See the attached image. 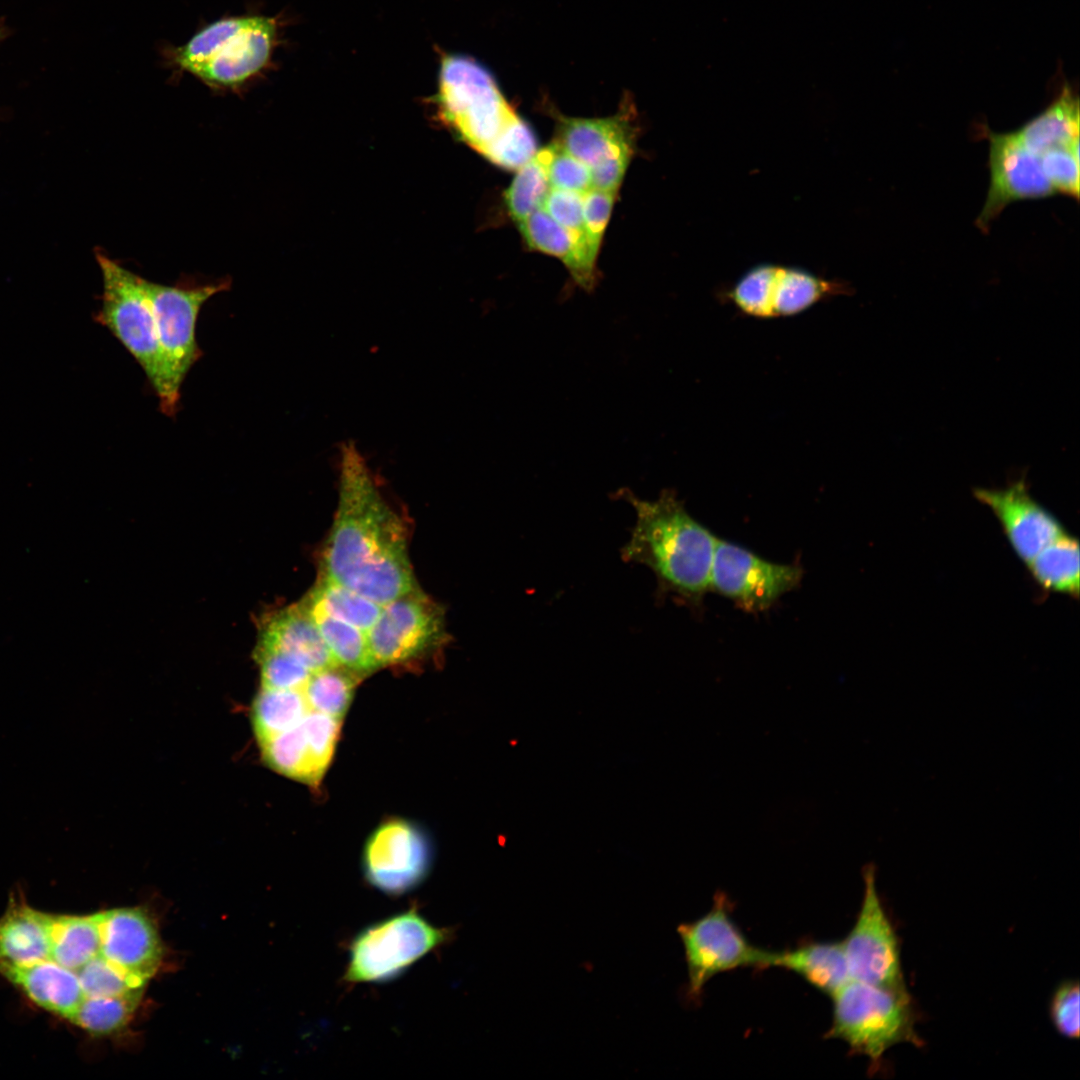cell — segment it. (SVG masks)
Segmentation results:
<instances>
[{
	"mask_svg": "<svg viewBox=\"0 0 1080 1080\" xmlns=\"http://www.w3.org/2000/svg\"><path fill=\"white\" fill-rule=\"evenodd\" d=\"M339 497L320 575L384 605L418 587L407 528L351 443L340 448Z\"/></svg>",
	"mask_w": 1080,
	"mask_h": 1080,
	"instance_id": "6da1fadb",
	"label": "cell"
},
{
	"mask_svg": "<svg viewBox=\"0 0 1080 1080\" xmlns=\"http://www.w3.org/2000/svg\"><path fill=\"white\" fill-rule=\"evenodd\" d=\"M635 510L630 539L621 548L625 562L647 566L658 592L700 602L710 591V574L717 538L697 522L671 490L656 500L637 497L628 489L616 494Z\"/></svg>",
	"mask_w": 1080,
	"mask_h": 1080,
	"instance_id": "7a4b0ae2",
	"label": "cell"
},
{
	"mask_svg": "<svg viewBox=\"0 0 1080 1080\" xmlns=\"http://www.w3.org/2000/svg\"><path fill=\"white\" fill-rule=\"evenodd\" d=\"M278 30L274 17H224L202 27L183 45L169 49L168 59L210 88L239 89L271 64Z\"/></svg>",
	"mask_w": 1080,
	"mask_h": 1080,
	"instance_id": "3957f363",
	"label": "cell"
},
{
	"mask_svg": "<svg viewBox=\"0 0 1080 1080\" xmlns=\"http://www.w3.org/2000/svg\"><path fill=\"white\" fill-rule=\"evenodd\" d=\"M832 998V1022L825 1038L839 1039L865 1056L872 1071L893 1046L924 1045L916 1031L917 1013L907 989H889L851 979Z\"/></svg>",
	"mask_w": 1080,
	"mask_h": 1080,
	"instance_id": "277c9868",
	"label": "cell"
},
{
	"mask_svg": "<svg viewBox=\"0 0 1080 1080\" xmlns=\"http://www.w3.org/2000/svg\"><path fill=\"white\" fill-rule=\"evenodd\" d=\"M151 303L159 344V373L153 388L163 414L173 417L179 407L180 388L191 367L201 358L196 322L203 304L231 286L230 279L205 284L164 285L142 278Z\"/></svg>",
	"mask_w": 1080,
	"mask_h": 1080,
	"instance_id": "5b68a950",
	"label": "cell"
},
{
	"mask_svg": "<svg viewBox=\"0 0 1080 1080\" xmlns=\"http://www.w3.org/2000/svg\"><path fill=\"white\" fill-rule=\"evenodd\" d=\"M436 104L441 120L481 155L518 116L491 73L459 54L441 59Z\"/></svg>",
	"mask_w": 1080,
	"mask_h": 1080,
	"instance_id": "8992f818",
	"label": "cell"
},
{
	"mask_svg": "<svg viewBox=\"0 0 1080 1080\" xmlns=\"http://www.w3.org/2000/svg\"><path fill=\"white\" fill-rule=\"evenodd\" d=\"M453 937L448 928L429 922L416 907L361 930L351 941L344 980L391 981Z\"/></svg>",
	"mask_w": 1080,
	"mask_h": 1080,
	"instance_id": "52a82bcc",
	"label": "cell"
},
{
	"mask_svg": "<svg viewBox=\"0 0 1080 1080\" xmlns=\"http://www.w3.org/2000/svg\"><path fill=\"white\" fill-rule=\"evenodd\" d=\"M102 273L101 307L94 320L107 328L133 356L154 388L160 351L151 303L142 277L103 254L97 255Z\"/></svg>",
	"mask_w": 1080,
	"mask_h": 1080,
	"instance_id": "ba28073f",
	"label": "cell"
},
{
	"mask_svg": "<svg viewBox=\"0 0 1080 1080\" xmlns=\"http://www.w3.org/2000/svg\"><path fill=\"white\" fill-rule=\"evenodd\" d=\"M677 932L687 966V995L697 998L714 976L743 967L763 968L767 950L753 946L733 921L726 896L714 898L702 917L682 923Z\"/></svg>",
	"mask_w": 1080,
	"mask_h": 1080,
	"instance_id": "9c48e42d",
	"label": "cell"
},
{
	"mask_svg": "<svg viewBox=\"0 0 1080 1080\" xmlns=\"http://www.w3.org/2000/svg\"><path fill=\"white\" fill-rule=\"evenodd\" d=\"M366 634L377 668L419 658L448 640L443 608L419 587L382 605Z\"/></svg>",
	"mask_w": 1080,
	"mask_h": 1080,
	"instance_id": "30bf717a",
	"label": "cell"
},
{
	"mask_svg": "<svg viewBox=\"0 0 1080 1080\" xmlns=\"http://www.w3.org/2000/svg\"><path fill=\"white\" fill-rule=\"evenodd\" d=\"M863 880L859 913L842 940L851 979L889 989H907L898 937L878 894L873 865L864 868Z\"/></svg>",
	"mask_w": 1080,
	"mask_h": 1080,
	"instance_id": "8fae6325",
	"label": "cell"
},
{
	"mask_svg": "<svg viewBox=\"0 0 1080 1080\" xmlns=\"http://www.w3.org/2000/svg\"><path fill=\"white\" fill-rule=\"evenodd\" d=\"M847 286L809 271L777 264H760L732 287L729 298L743 313L757 318L799 314L827 297L846 293Z\"/></svg>",
	"mask_w": 1080,
	"mask_h": 1080,
	"instance_id": "7c38bea8",
	"label": "cell"
},
{
	"mask_svg": "<svg viewBox=\"0 0 1080 1080\" xmlns=\"http://www.w3.org/2000/svg\"><path fill=\"white\" fill-rule=\"evenodd\" d=\"M802 578L800 566L767 561L733 543L717 539L710 590L750 612L768 609L796 588Z\"/></svg>",
	"mask_w": 1080,
	"mask_h": 1080,
	"instance_id": "4fadbf2b",
	"label": "cell"
},
{
	"mask_svg": "<svg viewBox=\"0 0 1080 1080\" xmlns=\"http://www.w3.org/2000/svg\"><path fill=\"white\" fill-rule=\"evenodd\" d=\"M432 853L425 835L413 824L392 820L368 839L363 871L371 886L389 896L404 895L429 873Z\"/></svg>",
	"mask_w": 1080,
	"mask_h": 1080,
	"instance_id": "5bb4252c",
	"label": "cell"
},
{
	"mask_svg": "<svg viewBox=\"0 0 1080 1080\" xmlns=\"http://www.w3.org/2000/svg\"><path fill=\"white\" fill-rule=\"evenodd\" d=\"M986 130L990 185L976 220V226L984 232L1010 203L1055 194L1039 159L1025 147L1015 131L995 133Z\"/></svg>",
	"mask_w": 1080,
	"mask_h": 1080,
	"instance_id": "9a60e30c",
	"label": "cell"
},
{
	"mask_svg": "<svg viewBox=\"0 0 1080 1080\" xmlns=\"http://www.w3.org/2000/svg\"><path fill=\"white\" fill-rule=\"evenodd\" d=\"M99 954L128 976L146 983L160 966L162 946L157 928L140 908L97 913Z\"/></svg>",
	"mask_w": 1080,
	"mask_h": 1080,
	"instance_id": "2e32d148",
	"label": "cell"
},
{
	"mask_svg": "<svg viewBox=\"0 0 1080 1080\" xmlns=\"http://www.w3.org/2000/svg\"><path fill=\"white\" fill-rule=\"evenodd\" d=\"M974 496L992 510L1013 550L1026 564L1065 533L1056 517L1030 496L1023 479L1003 489H975Z\"/></svg>",
	"mask_w": 1080,
	"mask_h": 1080,
	"instance_id": "e0dca14e",
	"label": "cell"
},
{
	"mask_svg": "<svg viewBox=\"0 0 1080 1080\" xmlns=\"http://www.w3.org/2000/svg\"><path fill=\"white\" fill-rule=\"evenodd\" d=\"M256 648L285 653L311 672L336 665L303 600L265 621Z\"/></svg>",
	"mask_w": 1080,
	"mask_h": 1080,
	"instance_id": "ac0fdd59",
	"label": "cell"
},
{
	"mask_svg": "<svg viewBox=\"0 0 1080 1080\" xmlns=\"http://www.w3.org/2000/svg\"><path fill=\"white\" fill-rule=\"evenodd\" d=\"M634 129L624 113L600 119H562L556 143L590 169L633 153Z\"/></svg>",
	"mask_w": 1080,
	"mask_h": 1080,
	"instance_id": "d6986e66",
	"label": "cell"
},
{
	"mask_svg": "<svg viewBox=\"0 0 1080 1080\" xmlns=\"http://www.w3.org/2000/svg\"><path fill=\"white\" fill-rule=\"evenodd\" d=\"M0 972L37 1005L69 1020L85 997L76 971L52 959L28 965L0 963Z\"/></svg>",
	"mask_w": 1080,
	"mask_h": 1080,
	"instance_id": "ffe728a7",
	"label": "cell"
},
{
	"mask_svg": "<svg viewBox=\"0 0 1080 1080\" xmlns=\"http://www.w3.org/2000/svg\"><path fill=\"white\" fill-rule=\"evenodd\" d=\"M782 968L831 996L851 980L842 941L812 942L784 951H767L763 968Z\"/></svg>",
	"mask_w": 1080,
	"mask_h": 1080,
	"instance_id": "44dd1931",
	"label": "cell"
},
{
	"mask_svg": "<svg viewBox=\"0 0 1080 1080\" xmlns=\"http://www.w3.org/2000/svg\"><path fill=\"white\" fill-rule=\"evenodd\" d=\"M519 225L529 247L559 258L573 281L584 291L591 292L595 288L598 282L596 260L542 208L535 210Z\"/></svg>",
	"mask_w": 1080,
	"mask_h": 1080,
	"instance_id": "7402d4cb",
	"label": "cell"
},
{
	"mask_svg": "<svg viewBox=\"0 0 1080 1080\" xmlns=\"http://www.w3.org/2000/svg\"><path fill=\"white\" fill-rule=\"evenodd\" d=\"M52 915L14 904L0 919V963L28 965L51 959Z\"/></svg>",
	"mask_w": 1080,
	"mask_h": 1080,
	"instance_id": "603a6c76",
	"label": "cell"
},
{
	"mask_svg": "<svg viewBox=\"0 0 1080 1080\" xmlns=\"http://www.w3.org/2000/svg\"><path fill=\"white\" fill-rule=\"evenodd\" d=\"M1037 158L1049 150L1079 151V100L1065 85L1040 114L1015 131Z\"/></svg>",
	"mask_w": 1080,
	"mask_h": 1080,
	"instance_id": "cb8c5ba5",
	"label": "cell"
},
{
	"mask_svg": "<svg viewBox=\"0 0 1080 1080\" xmlns=\"http://www.w3.org/2000/svg\"><path fill=\"white\" fill-rule=\"evenodd\" d=\"M100 952L98 915L52 916L51 959L79 970Z\"/></svg>",
	"mask_w": 1080,
	"mask_h": 1080,
	"instance_id": "d4e9b609",
	"label": "cell"
},
{
	"mask_svg": "<svg viewBox=\"0 0 1080 1080\" xmlns=\"http://www.w3.org/2000/svg\"><path fill=\"white\" fill-rule=\"evenodd\" d=\"M1027 566L1043 589L1079 596L1078 540L1066 532L1041 549Z\"/></svg>",
	"mask_w": 1080,
	"mask_h": 1080,
	"instance_id": "484cf974",
	"label": "cell"
},
{
	"mask_svg": "<svg viewBox=\"0 0 1080 1080\" xmlns=\"http://www.w3.org/2000/svg\"><path fill=\"white\" fill-rule=\"evenodd\" d=\"M303 601L336 665L363 676L377 669L370 652L366 632L329 616L305 598Z\"/></svg>",
	"mask_w": 1080,
	"mask_h": 1080,
	"instance_id": "4316f807",
	"label": "cell"
},
{
	"mask_svg": "<svg viewBox=\"0 0 1080 1080\" xmlns=\"http://www.w3.org/2000/svg\"><path fill=\"white\" fill-rule=\"evenodd\" d=\"M310 711L303 689L261 688L252 709L258 742L299 725Z\"/></svg>",
	"mask_w": 1080,
	"mask_h": 1080,
	"instance_id": "83f0119b",
	"label": "cell"
},
{
	"mask_svg": "<svg viewBox=\"0 0 1080 1080\" xmlns=\"http://www.w3.org/2000/svg\"><path fill=\"white\" fill-rule=\"evenodd\" d=\"M265 762L282 775L317 785L323 774L317 768L301 723L259 742Z\"/></svg>",
	"mask_w": 1080,
	"mask_h": 1080,
	"instance_id": "f1b7e54d",
	"label": "cell"
},
{
	"mask_svg": "<svg viewBox=\"0 0 1080 1080\" xmlns=\"http://www.w3.org/2000/svg\"><path fill=\"white\" fill-rule=\"evenodd\" d=\"M305 599L329 616L366 633L377 620L382 609V605L321 575Z\"/></svg>",
	"mask_w": 1080,
	"mask_h": 1080,
	"instance_id": "f546056e",
	"label": "cell"
},
{
	"mask_svg": "<svg viewBox=\"0 0 1080 1080\" xmlns=\"http://www.w3.org/2000/svg\"><path fill=\"white\" fill-rule=\"evenodd\" d=\"M363 677L339 665L312 672L303 687L310 710L342 719Z\"/></svg>",
	"mask_w": 1080,
	"mask_h": 1080,
	"instance_id": "4dcf8cb0",
	"label": "cell"
},
{
	"mask_svg": "<svg viewBox=\"0 0 1080 1080\" xmlns=\"http://www.w3.org/2000/svg\"><path fill=\"white\" fill-rule=\"evenodd\" d=\"M549 189L546 149L543 148L517 169V174L505 192V203L510 215L520 223L541 208Z\"/></svg>",
	"mask_w": 1080,
	"mask_h": 1080,
	"instance_id": "1f68e13d",
	"label": "cell"
},
{
	"mask_svg": "<svg viewBox=\"0 0 1080 1080\" xmlns=\"http://www.w3.org/2000/svg\"><path fill=\"white\" fill-rule=\"evenodd\" d=\"M141 996L84 997L70 1021L94 1034L115 1032L128 1023Z\"/></svg>",
	"mask_w": 1080,
	"mask_h": 1080,
	"instance_id": "d6a6232c",
	"label": "cell"
},
{
	"mask_svg": "<svg viewBox=\"0 0 1080 1080\" xmlns=\"http://www.w3.org/2000/svg\"><path fill=\"white\" fill-rule=\"evenodd\" d=\"M85 997L142 994L146 983L134 979L100 954L76 971Z\"/></svg>",
	"mask_w": 1080,
	"mask_h": 1080,
	"instance_id": "836d02e7",
	"label": "cell"
},
{
	"mask_svg": "<svg viewBox=\"0 0 1080 1080\" xmlns=\"http://www.w3.org/2000/svg\"><path fill=\"white\" fill-rule=\"evenodd\" d=\"M537 152L532 130L517 116L488 147L483 156L505 169H519Z\"/></svg>",
	"mask_w": 1080,
	"mask_h": 1080,
	"instance_id": "e575fe53",
	"label": "cell"
},
{
	"mask_svg": "<svg viewBox=\"0 0 1080 1080\" xmlns=\"http://www.w3.org/2000/svg\"><path fill=\"white\" fill-rule=\"evenodd\" d=\"M541 208L569 231L578 244L596 260L598 250L590 243L583 220V194L550 188Z\"/></svg>",
	"mask_w": 1080,
	"mask_h": 1080,
	"instance_id": "d590c367",
	"label": "cell"
},
{
	"mask_svg": "<svg viewBox=\"0 0 1080 1080\" xmlns=\"http://www.w3.org/2000/svg\"><path fill=\"white\" fill-rule=\"evenodd\" d=\"M260 665L261 683L265 689H303L311 671L295 658L270 649L256 648Z\"/></svg>",
	"mask_w": 1080,
	"mask_h": 1080,
	"instance_id": "8d00e7d4",
	"label": "cell"
},
{
	"mask_svg": "<svg viewBox=\"0 0 1080 1080\" xmlns=\"http://www.w3.org/2000/svg\"><path fill=\"white\" fill-rule=\"evenodd\" d=\"M550 188L585 193L592 188L590 168L556 142L545 147Z\"/></svg>",
	"mask_w": 1080,
	"mask_h": 1080,
	"instance_id": "74e56055",
	"label": "cell"
},
{
	"mask_svg": "<svg viewBox=\"0 0 1080 1080\" xmlns=\"http://www.w3.org/2000/svg\"><path fill=\"white\" fill-rule=\"evenodd\" d=\"M342 719L310 711L301 722L314 762L324 775L335 750Z\"/></svg>",
	"mask_w": 1080,
	"mask_h": 1080,
	"instance_id": "f35d334b",
	"label": "cell"
},
{
	"mask_svg": "<svg viewBox=\"0 0 1080 1080\" xmlns=\"http://www.w3.org/2000/svg\"><path fill=\"white\" fill-rule=\"evenodd\" d=\"M1080 990L1077 980H1066L1054 990L1049 1016L1055 1030L1065 1038L1078 1039Z\"/></svg>",
	"mask_w": 1080,
	"mask_h": 1080,
	"instance_id": "ab89813d",
	"label": "cell"
},
{
	"mask_svg": "<svg viewBox=\"0 0 1080 1080\" xmlns=\"http://www.w3.org/2000/svg\"><path fill=\"white\" fill-rule=\"evenodd\" d=\"M616 192L590 188L583 193V220L591 245L599 251Z\"/></svg>",
	"mask_w": 1080,
	"mask_h": 1080,
	"instance_id": "60d3db41",
	"label": "cell"
},
{
	"mask_svg": "<svg viewBox=\"0 0 1080 1080\" xmlns=\"http://www.w3.org/2000/svg\"><path fill=\"white\" fill-rule=\"evenodd\" d=\"M630 159L629 157L613 158L591 168L592 188L617 192Z\"/></svg>",
	"mask_w": 1080,
	"mask_h": 1080,
	"instance_id": "b9f144b4",
	"label": "cell"
}]
</instances>
